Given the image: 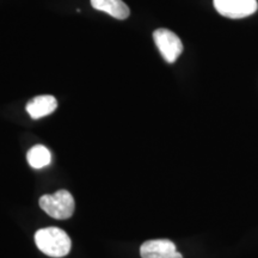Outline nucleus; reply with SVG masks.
<instances>
[{
	"label": "nucleus",
	"mask_w": 258,
	"mask_h": 258,
	"mask_svg": "<svg viewBox=\"0 0 258 258\" xmlns=\"http://www.w3.org/2000/svg\"><path fill=\"white\" fill-rule=\"evenodd\" d=\"M140 254L143 258H183L175 243L169 239L145 241L140 247Z\"/></svg>",
	"instance_id": "5"
},
{
	"label": "nucleus",
	"mask_w": 258,
	"mask_h": 258,
	"mask_svg": "<svg viewBox=\"0 0 258 258\" xmlns=\"http://www.w3.org/2000/svg\"><path fill=\"white\" fill-rule=\"evenodd\" d=\"M213 3L219 14L231 19L249 17L258 9L257 0H214Z\"/></svg>",
	"instance_id": "4"
},
{
	"label": "nucleus",
	"mask_w": 258,
	"mask_h": 258,
	"mask_svg": "<svg viewBox=\"0 0 258 258\" xmlns=\"http://www.w3.org/2000/svg\"><path fill=\"white\" fill-rule=\"evenodd\" d=\"M93 9L106 12L116 19H125L131 14L129 8L122 0H91Z\"/></svg>",
	"instance_id": "7"
},
{
	"label": "nucleus",
	"mask_w": 258,
	"mask_h": 258,
	"mask_svg": "<svg viewBox=\"0 0 258 258\" xmlns=\"http://www.w3.org/2000/svg\"><path fill=\"white\" fill-rule=\"evenodd\" d=\"M57 102L55 97L50 95H42L32 98L27 104V111L34 120L44 117L51 114L56 109Z\"/></svg>",
	"instance_id": "6"
},
{
	"label": "nucleus",
	"mask_w": 258,
	"mask_h": 258,
	"mask_svg": "<svg viewBox=\"0 0 258 258\" xmlns=\"http://www.w3.org/2000/svg\"><path fill=\"white\" fill-rule=\"evenodd\" d=\"M40 207L48 215L57 220H66L73 215L76 203L67 190H59L53 195H44L40 199Z\"/></svg>",
	"instance_id": "2"
},
{
	"label": "nucleus",
	"mask_w": 258,
	"mask_h": 258,
	"mask_svg": "<svg viewBox=\"0 0 258 258\" xmlns=\"http://www.w3.org/2000/svg\"><path fill=\"white\" fill-rule=\"evenodd\" d=\"M27 159L29 165L34 169H42L49 165L51 160V154L47 147L42 146V145H36L29 150L27 154Z\"/></svg>",
	"instance_id": "8"
},
{
	"label": "nucleus",
	"mask_w": 258,
	"mask_h": 258,
	"mask_svg": "<svg viewBox=\"0 0 258 258\" xmlns=\"http://www.w3.org/2000/svg\"><path fill=\"white\" fill-rule=\"evenodd\" d=\"M153 40L166 62L173 63L183 51V43L175 32L160 28L153 32Z\"/></svg>",
	"instance_id": "3"
},
{
	"label": "nucleus",
	"mask_w": 258,
	"mask_h": 258,
	"mask_svg": "<svg viewBox=\"0 0 258 258\" xmlns=\"http://www.w3.org/2000/svg\"><path fill=\"white\" fill-rule=\"evenodd\" d=\"M35 243L44 254L60 258L69 254L71 251V238L63 230L57 227L41 228L35 233Z\"/></svg>",
	"instance_id": "1"
}]
</instances>
